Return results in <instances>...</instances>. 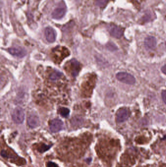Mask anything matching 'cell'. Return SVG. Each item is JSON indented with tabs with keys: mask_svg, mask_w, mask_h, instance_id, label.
Here are the masks:
<instances>
[{
	"mask_svg": "<svg viewBox=\"0 0 166 167\" xmlns=\"http://www.w3.org/2000/svg\"><path fill=\"white\" fill-rule=\"evenodd\" d=\"M45 36L47 41L49 43H53L56 38V32L53 28L48 27L46 28L45 32Z\"/></svg>",
	"mask_w": 166,
	"mask_h": 167,
	"instance_id": "ba28073f",
	"label": "cell"
},
{
	"mask_svg": "<svg viewBox=\"0 0 166 167\" xmlns=\"http://www.w3.org/2000/svg\"><path fill=\"white\" fill-rule=\"evenodd\" d=\"M8 51L12 55L19 58H23L26 55V51L21 47H13L9 49Z\"/></svg>",
	"mask_w": 166,
	"mask_h": 167,
	"instance_id": "52a82bcc",
	"label": "cell"
},
{
	"mask_svg": "<svg viewBox=\"0 0 166 167\" xmlns=\"http://www.w3.org/2000/svg\"><path fill=\"white\" fill-rule=\"evenodd\" d=\"M47 167H59L58 166V165L56 163H54L53 162H48L47 163Z\"/></svg>",
	"mask_w": 166,
	"mask_h": 167,
	"instance_id": "2e32d148",
	"label": "cell"
},
{
	"mask_svg": "<svg viewBox=\"0 0 166 167\" xmlns=\"http://www.w3.org/2000/svg\"><path fill=\"white\" fill-rule=\"evenodd\" d=\"M71 72L72 76L74 77L77 76L78 74L80 69V64L75 59L72 60L70 61Z\"/></svg>",
	"mask_w": 166,
	"mask_h": 167,
	"instance_id": "8fae6325",
	"label": "cell"
},
{
	"mask_svg": "<svg viewBox=\"0 0 166 167\" xmlns=\"http://www.w3.org/2000/svg\"><path fill=\"white\" fill-rule=\"evenodd\" d=\"M116 77L119 81L126 84L133 85L135 82V79L134 76L127 72H119L116 74Z\"/></svg>",
	"mask_w": 166,
	"mask_h": 167,
	"instance_id": "6da1fadb",
	"label": "cell"
},
{
	"mask_svg": "<svg viewBox=\"0 0 166 167\" xmlns=\"http://www.w3.org/2000/svg\"><path fill=\"white\" fill-rule=\"evenodd\" d=\"M130 112L128 109L122 107L119 109L116 113V121L118 123L124 122L130 117Z\"/></svg>",
	"mask_w": 166,
	"mask_h": 167,
	"instance_id": "3957f363",
	"label": "cell"
},
{
	"mask_svg": "<svg viewBox=\"0 0 166 167\" xmlns=\"http://www.w3.org/2000/svg\"><path fill=\"white\" fill-rule=\"evenodd\" d=\"M62 75V74L60 71H55L50 75V78L52 81L56 80L59 79Z\"/></svg>",
	"mask_w": 166,
	"mask_h": 167,
	"instance_id": "7c38bea8",
	"label": "cell"
},
{
	"mask_svg": "<svg viewBox=\"0 0 166 167\" xmlns=\"http://www.w3.org/2000/svg\"><path fill=\"white\" fill-rule=\"evenodd\" d=\"M12 119L16 124H22L24 121V113L23 110L20 107H17L12 114Z\"/></svg>",
	"mask_w": 166,
	"mask_h": 167,
	"instance_id": "277c9868",
	"label": "cell"
},
{
	"mask_svg": "<svg viewBox=\"0 0 166 167\" xmlns=\"http://www.w3.org/2000/svg\"><path fill=\"white\" fill-rule=\"evenodd\" d=\"M59 113L61 116L66 118L69 116L70 110L69 109L66 108V107H62L59 109Z\"/></svg>",
	"mask_w": 166,
	"mask_h": 167,
	"instance_id": "4fadbf2b",
	"label": "cell"
},
{
	"mask_svg": "<svg viewBox=\"0 0 166 167\" xmlns=\"http://www.w3.org/2000/svg\"><path fill=\"white\" fill-rule=\"evenodd\" d=\"M145 46L148 49H154L156 46V40L153 36L146 37L144 41Z\"/></svg>",
	"mask_w": 166,
	"mask_h": 167,
	"instance_id": "9c48e42d",
	"label": "cell"
},
{
	"mask_svg": "<svg viewBox=\"0 0 166 167\" xmlns=\"http://www.w3.org/2000/svg\"><path fill=\"white\" fill-rule=\"evenodd\" d=\"M51 146H48L45 145V144H43V145H42L41 147H39V151L41 152H45V151H48L49 149L51 148Z\"/></svg>",
	"mask_w": 166,
	"mask_h": 167,
	"instance_id": "9a60e30c",
	"label": "cell"
},
{
	"mask_svg": "<svg viewBox=\"0 0 166 167\" xmlns=\"http://www.w3.org/2000/svg\"><path fill=\"white\" fill-rule=\"evenodd\" d=\"M109 0H96V4L97 6L104 7L107 4Z\"/></svg>",
	"mask_w": 166,
	"mask_h": 167,
	"instance_id": "5bb4252c",
	"label": "cell"
},
{
	"mask_svg": "<svg viewBox=\"0 0 166 167\" xmlns=\"http://www.w3.org/2000/svg\"><path fill=\"white\" fill-rule=\"evenodd\" d=\"M161 95H162V99H163L164 102L165 103V104H166V90L162 91Z\"/></svg>",
	"mask_w": 166,
	"mask_h": 167,
	"instance_id": "e0dca14e",
	"label": "cell"
},
{
	"mask_svg": "<svg viewBox=\"0 0 166 167\" xmlns=\"http://www.w3.org/2000/svg\"><path fill=\"white\" fill-rule=\"evenodd\" d=\"M109 32L112 36L118 39L121 38L123 34L122 29L115 25H111L109 26Z\"/></svg>",
	"mask_w": 166,
	"mask_h": 167,
	"instance_id": "8992f818",
	"label": "cell"
},
{
	"mask_svg": "<svg viewBox=\"0 0 166 167\" xmlns=\"http://www.w3.org/2000/svg\"><path fill=\"white\" fill-rule=\"evenodd\" d=\"M161 71H162V72H163L164 74L166 75V65L162 67L161 68Z\"/></svg>",
	"mask_w": 166,
	"mask_h": 167,
	"instance_id": "ac0fdd59",
	"label": "cell"
},
{
	"mask_svg": "<svg viewBox=\"0 0 166 167\" xmlns=\"http://www.w3.org/2000/svg\"><path fill=\"white\" fill-rule=\"evenodd\" d=\"M64 126V123L61 120L59 119H55L50 122L49 128L52 132L55 133L62 129Z\"/></svg>",
	"mask_w": 166,
	"mask_h": 167,
	"instance_id": "5b68a950",
	"label": "cell"
},
{
	"mask_svg": "<svg viewBox=\"0 0 166 167\" xmlns=\"http://www.w3.org/2000/svg\"><path fill=\"white\" fill-rule=\"evenodd\" d=\"M27 124L30 128H35L39 125V119L36 115H30L27 118Z\"/></svg>",
	"mask_w": 166,
	"mask_h": 167,
	"instance_id": "30bf717a",
	"label": "cell"
},
{
	"mask_svg": "<svg viewBox=\"0 0 166 167\" xmlns=\"http://www.w3.org/2000/svg\"><path fill=\"white\" fill-rule=\"evenodd\" d=\"M66 13V7L64 1H61L59 6L55 8L52 13L54 19H60L64 17Z\"/></svg>",
	"mask_w": 166,
	"mask_h": 167,
	"instance_id": "7a4b0ae2",
	"label": "cell"
}]
</instances>
